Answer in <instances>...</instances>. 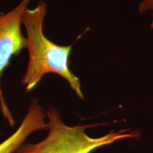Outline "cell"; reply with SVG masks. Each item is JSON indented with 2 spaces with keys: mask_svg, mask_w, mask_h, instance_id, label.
Wrapping results in <instances>:
<instances>
[{
  "mask_svg": "<svg viewBox=\"0 0 153 153\" xmlns=\"http://www.w3.org/2000/svg\"><path fill=\"white\" fill-rule=\"evenodd\" d=\"M46 14V3L40 1L34 9H26L23 15L22 24L27 35L28 62L22 85L26 87V92H29L41 82L44 75L57 74L68 81L77 97L83 99L79 79L69 67L72 45H58L45 36L43 24Z\"/></svg>",
  "mask_w": 153,
  "mask_h": 153,
  "instance_id": "cell-1",
  "label": "cell"
},
{
  "mask_svg": "<svg viewBox=\"0 0 153 153\" xmlns=\"http://www.w3.org/2000/svg\"><path fill=\"white\" fill-rule=\"evenodd\" d=\"M46 115L48 118L46 137L37 143L23 144L14 153H91L96 149L120 140L140 137L138 131L122 129L92 137L86 133V129L92 126H67L54 107H49Z\"/></svg>",
  "mask_w": 153,
  "mask_h": 153,
  "instance_id": "cell-2",
  "label": "cell"
},
{
  "mask_svg": "<svg viewBox=\"0 0 153 153\" xmlns=\"http://www.w3.org/2000/svg\"><path fill=\"white\" fill-rule=\"evenodd\" d=\"M30 0H22L12 10L0 14V108L4 118L13 127L15 124L12 114L3 97L1 87L2 72L10 65L13 56H18L27 48V39L22 34L21 25L23 15Z\"/></svg>",
  "mask_w": 153,
  "mask_h": 153,
  "instance_id": "cell-3",
  "label": "cell"
},
{
  "mask_svg": "<svg viewBox=\"0 0 153 153\" xmlns=\"http://www.w3.org/2000/svg\"><path fill=\"white\" fill-rule=\"evenodd\" d=\"M45 116V110L38 100L33 99L19 128L0 144V153H14L32 133L48 129Z\"/></svg>",
  "mask_w": 153,
  "mask_h": 153,
  "instance_id": "cell-4",
  "label": "cell"
},
{
  "mask_svg": "<svg viewBox=\"0 0 153 153\" xmlns=\"http://www.w3.org/2000/svg\"><path fill=\"white\" fill-rule=\"evenodd\" d=\"M139 10L140 12H143L148 10H152L153 11V0H143L142 2L140 4ZM151 28H153V20L151 24Z\"/></svg>",
  "mask_w": 153,
  "mask_h": 153,
  "instance_id": "cell-5",
  "label": "cell"
}]
</instances>
